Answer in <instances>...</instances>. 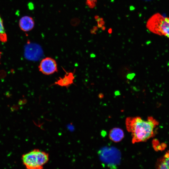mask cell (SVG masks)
I'll return each instance as SVG.
<instances>
[{"label": "cell", "mask_w": 169, "mask_h": 169, "mask_svg": "<svg viewBox=\"0 0 169 169\" xmlns=\"http://www.w3.org/2000/svg\"><path fill=\"white\" fill-rule=\"evenodd\" d=\"M125 124L127 131L131 134L132 142L134 144L146 141L153 137L158 122L151 116L146 120L136 116L127 117Z\"/></svg>", "instance_id": "1"}, {"label": "cell", "mask_w": 169, "mask_h": 169, "mask_svg": "<svg viewBox=\"0 0 169 169\" xmlns=\"http://www.w3.org/2000/svg\"><path fill=\"white\" fill-rule=\"evenodd\" d=\"M23 164L27 169H43L49 160L48 153L37 149L22 155Z\"/></svg>", "instance_id": "2"}, {"label": "cell", "mask_w": 169, "mask_h": 169, "mask_svg": "<svg viewBox=\"0 0 169 169\" xmlns=\"http://www.w3.org/2000/svg\"><path fill=\"white\" fill-rule=\"evenodd\" d=\"M146 26L152 32L169 38V18L156 13L149 19Z\"/></svg>", "instance_id": "3"}, {"label": "cell", "mask_w": 169, "mask_h": 169, "mask_svg": "<svg viewBox=\"0 0 169 169\" xmlns=\"http://www.w3.org/2000/svg\"><path fill=\"white\" fill-rule=\"evenodd\" d=\"M98 154L103 165L110 169L117 168L121 160V154L117 149L113 147H105L99 150Z\"/></svg>", "instance_id": "4"}, {"label": "cell", "mask_w": 169, "mask_h": 169, "mask_svg": "<svg viewBox=\"0 0 169 169\" xmlns=\"http://www.w3.org/2000/svg\"><path fill=\"white\" fill-rule=\"evenodd\" d=\"M39 71L43 74L49 75L58 71L56 61L51 57H46L41 61L38 66Z\"/></svg>", "instance_id": "5"}, {"label": "cell", "mask_w": 169, "mask_h": 169, "mask_svg": "<svg viewBox=\"0 0 169 169\" xmlns=\"http://www.w3.org/2000/svg\"><path fill=\"white\" fill-rule=\"evenodd\" d=\"M66 72L65 74L63 77H60L51 85H57L61 87L68 88L74 83V72Z\"/></svg>", "instance_id": "6"}, {"label": "cell", "mask_w": 169, "mask_h": 169, "mask_svg": "<svg viewBox=\"0 0 169 169\" xmlns=\"http://www.w3.org/2000/svg\"><path fill=\"white\" fill-rule=\"evenodd\" d=\"M18 24L21 30L23 32H27L33 28L34 26V22L31 17L25 16L20 18Z\"/></svg>", "instance_id": "7"}, {"label": "cell", "mask_w": 169, "mask_h": 169, "mask_svg": "<svg viewBox=\"0 0 169 169\" xmlns=\"http://www.w3.org/2000/svg\"><path fill=\"white\" fill-rule=\"evenodd\" d=\"M109 137L110 139L115 142H118L121 141L124 137L123 130L119 128H114L110 131Z\"/></svg>", "instance_id": "8"}, {"label": "cell", "mask_w": 169, "mask_h": 169, "mask_svg": "<svg viewBox=\"0 0 169 169\" xmlns=\"http://www.w3.org/2000/svg\"><path fill=\"white\" fill-rule=\"evenodd\" d=\"M156 169H169V151L157 160Z\"/></svg>", "instance_id": "9"}, {"label": "cell", "mask_w": 169, "mask_h": 169, "mask_svg": "<svg viewBox=\"0 0 169 169\" xmlns=\"http://www.w3.org/2000/svg\"><path fill=\"white\" fill-rule=\"evenodd\" d=\"M7 40V36L3 24V20L0 15V41L5 43Z\"/></svg>", "instance_id": "10"}, {"label": "cell", "mask_w": 169, "mask_h": 169, "mask_svg": "<svg viewBox=\"0 0 169 169\" xmlns=\"http://www.w3.org/2000/svg\"><path fill=\"white\" fill-rule=\"evenodd\" d=\"M97 0H86V4L90 8H93L95 7Z\"/></svg>", "instance_id": "11"}, {"label": "cell", "mask_w": 169, "mask_h": 169, "mask_svg": "<svg viewBox=\"0 0 169 169\" xmlns=\"http://www.w3.org/2000/svg\"><path fill=\"white\" fill-rule=\"evenodd\" d=\"M135 75V74H129L127 75V77L129 79H132Z\"/></svg>", "instance_id": "12"}, {"label": "cell", "mask_w": 169, "mask_h": 169, "mask_svg": "<svg viewBox=\"0 0 169 169\" xmlns=\"http://www.w3.org/2000/svg\"><path fill=\"white\" fill-rule=\"evenodd\" d=\"M1 53L0 51V59H1Z\"/></svg>", "instance_id": "13"}]
</instances>
